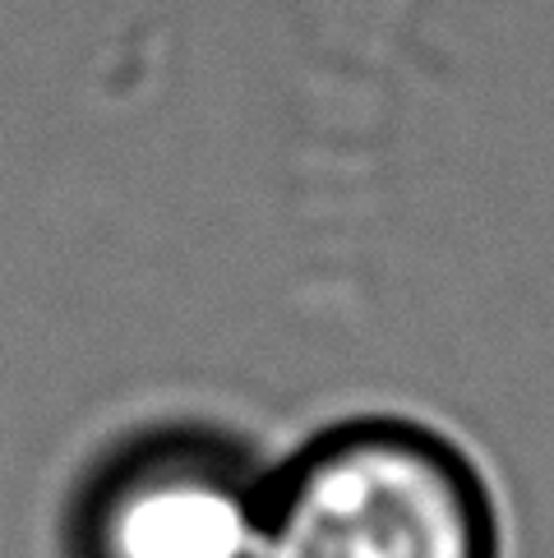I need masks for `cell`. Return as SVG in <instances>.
<instances>
[{
  "instance_id": "1",
  "label": "cell",
  "mask_w": 554,
  "mask_h": 558,
  "mask_svg": "<svg viewBox=\"0 0 554 558\" xmlns=\"http://www.w3.org/2000/svg\"><path fill=\"white\" fill-rule=\"evenodd\" d=\"M485 485L402 421L342 425L264 481L260 558H494Z\"/></svg>"
},
{
  "instance_id": "2",
  "label": "cell",
  "mask_w": 554,
  "mask_h": 558,
  "mask_svg": "<svg viewBox=\"0 0 554 558\" xmlns=\"http://www.w3.org/2000/svg\"><path fill=\"white\" fill-rule=\"evenodd\" d=\"M264 481L200 444L116 466L88 508V558H260Z\"/></svg>"
}]
</instances>
